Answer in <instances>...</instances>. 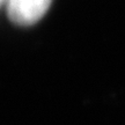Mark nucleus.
Here are the masks:
<instances>
[{
    "mask_svg": "<svg viewBox=\"0 0 125 125\" xmlns=\"http://www.w3.org/2000/svg\"><path fill=\"white\" fill-rule=\"evenodd\" d=\"M52 0H7L9 19L19 26H31L43 18Z\"/></svg>",
    "mask_w": 125,
    "mask_h": 125,
    "instance_id": "obj_1",
    "label": "nucleus"
},
{
    "mask_svg": "<svg viewBox=\"0 0 125 125\" xmlns=\"http://www.w3.org/2000/svg\"><path fill=\"white\" fill-rule=\"evenodd\" d=\"M2 1H5V0H0V5L2 4Z\"/></svg>",
    "mask_w": 125,
    "mask_h": 125,
    "instance_id": "obj_2",
    "label": "nucleus"
}]
</instances>
